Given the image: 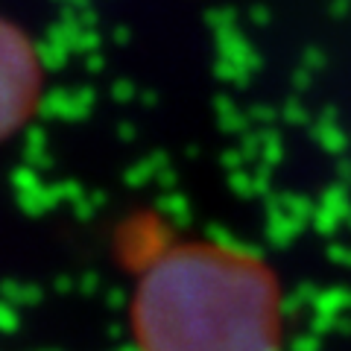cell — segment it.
Wrapping results in <instances>:
<instances>
[{
    "mask_svg": "<svg viewBox=\"0 0 351 351\" xmlns=\"http://www.w3.org/2000/svg\"><path fill=\"white\" fill-rule=\"evenodd\" d=\"M132 337L138 351H278L276 281L237 249L176 246L135 284Z\"/></svg>",
    "mask_w": 351,
    "mask_h": 351,
    "instance_id": "cell-1",
    "label": "cell"
},
{
    "mask_svg": "<svg viewBox=\"0 0 351 351\" xmlns=\"http://www.w3.org/2000/svg\"><path fill=\"white\" fill-rule=\"evenodd\" d=\"M44 68L27 32L0 18V141L24 129L41 103Z\"/></svg>",
    "mask_w": 351,
    "mask_h": 351,
    "instance_id": "cell-2",
    "label": "cell"
}]
</instances>
